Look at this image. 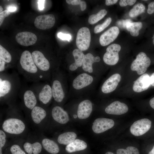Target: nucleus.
Returning a JSON list of instances; mask_svg holds the SVG:
<instances>
[{"label": "nucleus", "mask_w": 154, "mask_h": 154, "mask_svg": "<svg viewBox=\"0 0 154 154\" xmlns=\"http://www.w3.org/2000/svg\"><path fill=\"white\" fill-rule=\"evenodd\" d=\"M21 109L16 103L8 106L5 118L1 123L0 129L7 137L14 140L24 139L27 136V124L22 114Z\"/></svg>", "instance_id": "obj_1"}, {"label": "nucleus", "mask_w": 154, "mask_h": 154, "mask_svg": "<svg viewBox=\"0 0 154 154\" xmlns=\"http://www.w3.org/2000/svg\"><path fill=\"white\" fill-rule=\"evenodd\" d=\"M22 86L19 74L15 71L10 73L0 72V104L9 106L16 103Z\"/></svg>", "instance_id": "obj_2"}, {"label": "nucleus", "mask_w": 154, "mask_h": 154, "mask_svg": "<svg viewBox=\"0 0 154 154\" xmlns=\"http://www.w3.org/2000/svg\"><path fill=\"white\" fill-rule=\"evenodd\" d=\"M17 68L19 73L28 82L33 83L48 80L36 65L29 51L21 53Z\"/></svg>", "instance_id": "obj_3"}, {"label": "nucleus", "mask_w": 154, "mask_h": 154, "mask_svg": "<svg viewBox=\"0 0 154 154\" xmlns=\"http://www.w3.org/2000/svg\"><path fill=\"white\" fill-rule=\"evenodd\" d=\"M18 96L21 100L20 107L27 116L30 112L38 103L36 96L30 87L22 85Z\"/></svg>", "instance_id": "obj_4"}, {"label": "nucleus", "mask_w": 154, "mask_h": 154, "mask_svg": "<svg viewBox=\"0 0 154 154\" xmlns=\"http://www.w3.org/2000/svg\"><path fill=\"white\" fill-rule=\"evenodd\" d=\"M45 81L33 83L30 87L35 93L39 104L47 107L53 96L51 86Z\"/></svg>", "instance_id": "obj_5"}, {"label": "nucleus", "mask_w": 154, "mask_h": 154, "mask_svg": "<svg viewBox=\"0 0 154 154\" xmlns=\"http://www.w3.org/2000/svg\"><path fill=\"white\" fill-rule=\"evenodd\" d=\"M48 115L47 107L38 104L27 115L31 122L41 131H45Z\"/></svg>", "instance_id": "obj_6"}, {"label": "nucleus", "mask_w": 154, "mask_h": 154, "mask_svg": "<svg viewBox=\"0 0 154 154\" xmlns=\"http://www.w3.org/2000/svg\"><path fill=\"white\" fill-rule=\"evenodd\" d=\"M34 61L36 65L48 79L51 70L50 62L41 51L35 50L31 53Z\"/></svg>", "instance_id": "obj_7"}, {"label": "nucleus", "mask_w": 154, "mask_h": 154, "mask_svg": "<svg viewBox=\"0 0 154 154\" xmlns=\"http://www.w3.org/2000/svg\"><path fill=\"white\" fill-rule=\"evenodd\" d=\"M24 139L22 145L24 151L28 154H40L43 148L38 136L28 135Z\"/></svg>", "instance_id": "obj_8"}, {"label": "nucleus", "mask_w": 154, "mask_h": 154, "mask_svg": "<svg viewBox=\"0 0 154 154\" xmlns=\"http://www.w3.org/2000/svg\"><path fill=\"white\" fill-rule=\"evenodd\" d=\"M151 62L150 59L146 54L140 52L131 63V69L132 71H136L139 75L143 74L147 71Z\"/></svg>", "instance_id": "obj_9"}, {"label": "nucleus", "mask_w": 154, "mask_h": 154, "mask_svg": "<svg viewBox=\"0 0 154 154\" xmlns=\"http://www.w3.org/2000/svg\"><path fill=\"white\" fill-rule=\"evenodd\" d=\"M91 41V34L89 29L85 27L80 29L78 31L76 39L77 47L81 51L87 50Z\"/></svg>", "instance_id": "obj_10"}, {"label": "nucleus", "mask_w": 154, "mask_h": 154, "mask_svg": "<svg viewBox=\"0 0 154 154\" xmlns=\"http://www.w3.org/2000/svg\"><path fill=\"white\" fill-rule=\"evenodd\" d=\"M121 49V46L119 44H113L110 45L107 48L106 52L103 56L104 62L110 65L116 64L119 60L118 53Z\"/></svg>", "instance_id": "obj_11"}, {"label": "nucleus", "mask_w": 154, "mask_h": 154, "mask_svg": "<svg viewBox=\"0 0 154 154\" xmlns=\"http://www.w3.org/2000/svg\"><path fill=\"white\" fill-rule=\"evenodd\" d=\"M151 125V121L148 119H142L134 122L131 126L130 130L133 135L140 136L149 130Z\"/></svg>", "instance_id": "obj_12"}, {"label": "nucleus", "mask_w": 154, "mask_h": 154, "mask_svg": "<svg viewBox=\"0 0 154 154\" xmlns=\"http://www.w3.org/2000/svg\"><path fill=\"white\" fill-rule=\"evenodd\" d=\"M55 18L52 14L40 15L35 19L34 24L37 28L45 30L50 29L54 25Z\"/></svg>", "instance_id": "obj_13"}, {"label": "nucleus", "mask_w": 154, "mask_h": 154, "mask_svg": "<svg viewBox=\"0 0 154 154\" xmlns=\"http://www.w3.org/2000/svg\"><path fill=\"white\" fill-rule=\"evenodd\" d=\"M114 125V122L112 119L100 118L96 119L93 123L92 129L96 133L104 132L112 128Z\"/></svg>", "instance_id": "obj_14"}, {"label": "nucleus", "mask_w": 154, "mask_h": 154, "mask_svg": "<svg viewBox=\"0 0 154 154\" xmlns=\"http://www.w3.org/2000/svg\"><path fill=\"white\" fill-rule=\"evenodd\" d=\"M119 33L118 28L113 26L105 32L100 36L99 42L102 46H107L114 41Z\"/></svg>", "instance_id": "obj_15"}, {"label": "nucleus", "mask_w": 154, "mask_h": 154, "mask_svg": "<svg viewBox=\"0 0 154 154\" xmlns=\"http://www.w3.org/2000/svg\"><path fill=\"white\" fill-rule=\"evenodd\" d=\"M15 38L19 44L27 46L34 44L37 40V37L35 34L27 31L19 33L16 35Z\"/></svg>", "instance_id": "obj_16"}, {"label": "nucleus", "mask_w": 154, "mask_h": 154, "mask_svg": "<svg viewBox=\"0 0 154 154\" xmlns=\"http://www.w3.org/2000/svg\"><path fill=\"white\" fill-rule=\"evenodd\" d=\"M51 116L54 121L62 124L67 123L69 120L68 113L58 106H54L51 112Z\"/></svg>", "instance_id": "obj_17"}, {"label": "nucleus", "mask_w": 154, "mask_h": 154, "mask_svg": "<svg viewBox=\"0 0 154 154\" xmlns=\"http://www.w3.org/2000/svg\"><path fill=\"white\" fill-rule=\"evenodd\" d=\"M121 78V75L118 73L112 75L103 84L101 88L102 92L108 94L113 91L116 89Z\"/></svg>", "instance_id": "obj_18"}, {"label": "nucleus", "mask_w": 154, "mask_h": 154, "mask_svg": "<svg viewBox=\"0 0 154 154\" xmlns=\"http://www.w3.org/2000/svg\"><path fill=\"white\" fill-rule=\"evenodd\" d=\"M58 79H54L51 86L53 98L56 102L60 103L65 98V94L62 84Z\"/></svg>", "instance_id": "obj_19"}, {"label": "nucleus", "mask_w": 154, "mask_h": 154, "mask_svg": "<svg viewBox=\"0 0 154 154\" xmlns=\"http://www.w3.org/2000/svg\"><path fill=\"white\" fill-rule=\"evenodd\" d=\"M128 110V108L127 105L117 101L112 102L107 106L105 111L107 114L118 115L126 113Z\"/></svg>", "instance_id": "obj_20"}, {"label": "nucleus", "mask_w": 154, "mask_h": 154, "mask_svg": "<svg viewBox=\"0 0 154 154\" xmlns=\"http://www.w3.org/2000/svg\"><path fill=\"white\" fill-rule=\"evenodd\" d=\"M150 85V76L147 74H144L135 81L133 90L135 92H140L147 90Z\"/></svg>", "instance_id": "obj_21"}, {"label": "nucleus", "mask_w": 154, "mask_h": 154, "mask_svg": "<svg viewBox=\"0 0 154 154\" xmlns=\"http://www.w3.org/2000/svg\"><path fill=\"white\" fill-rule=\"evenodd\" d=\"M38 136L43 148L46 151L52 154H57L59 152V147L55 141L46 137L42 134Z\"/></svg>", "instance_id": "obj_22"}, {"label": "nucleus", "mask_w": 154, "mask_h": 154, "mask_svg": "<svg viewBox=\"0 0 154 154\" xmlns=\"http://www.w3.org/2000/svg\"><path fill=\"white\" fill-rule=\"evenodd\" d=\"M93 80V77L88 74L84 73L77 76L74 80L72 86L76 90H79L90 84Z\"/></svg>", "instance_id": "obj_23"}, {"label": "nucleus", "mask_w": 154, "mask_h": 154, "mask_svg": "<svg viewBox=\"0 0 154 154\" xmlns=\"http://www.w3.org/2000/svg\"><path fill=\"white\" fill-rule=\"evenodd\" d=\"M92 110V104L88 100L81 102L79 104L77 110V116L81 119H85L90 115Z\"/></svg>", "instance_id": "obj_24"}, {"label": "nucleus", "mask_w": 154, "mask_h": 154, "mask_svg": "<svg viewBox=\"0 0 154 154\" xmlns=\"http://www.w3.org/2000/svg\"><path fill=\"white\" fill-rule=\"evenodd\" d=\"M100 58L99 56L94 57L90 53H88L85 55L83 61L82 68L86 72L92 73L93 71L92 65L95 62H98L100 61Z\"/></svg>", "instance_id": "obj_25"}, {"label": "nucleus", "mask_w": 154, "mask_h": 154, "mask_svg": "<svg viewBox=\"0 0 154 154\" xmlns=\"http://www.w3.org/2000/svg\"><path fill=\"white\" fill-rule=\"evenodd\" d=\"M87 146L86 143L84 141L76 139L66 146L65 150L68 153H72L84 150Z\"/></svg>", "instance_id": "obj_26"}, {"label": "nucleus", "mask_w": 154, "mask_h": 154, "mask_svg": "<svg viewBox=\"0 0 154 154\" xmlns=\"http://www.w3.org/2000/svg\"><path fill=\"white\" fill-rule=\"evenodd\" d=\"M77 137L73 132H66L60 134L57 138V141L60 144L68 145L73 141Z\"/></svg>", "instance_id": "obj_27"}, {"label": "nucleus", "mask_w": 154, "mask_h": 154, "mask_svg": "<svg viewBox=\"0 0 154 154\" xmlns=\"http://www.w3.org/2000/svg\"><path fill=\"white\" fill-rule=\"evenodd\" d=\"M142 27L141 22H133L132 21L129 23L126 29L129 31L131 35L133 37L137 36L139 34V31Z\"/></svg>", "instance_id": "obj_28"}, {"label": "nucleus", "mask_w": 154, "mask_h": 154, "mask_svg": "<svg viewBox=\"0 0 154 154\" xmlns=\"http://www.w3.org/2000/svg\"><path fill=\"white\" fill-rule=\"evenodd\" d=\"M14 140L9 147L11 154H26L21 147L20 144L22 139Z\"/></svg>", "instance_id": "obj_29"}, {"label": "nucleus", "mask_w": 154, "mask_h": 154, "mask_svg": "<svg viewBox=\"0 0 154 154\" xmlns=\"http://www.w3.org/2000/svg\"><path fill=\"white\" fill-rule=\"evenodd\" d=\"M107 12L105 9H102L95 14L90 16L88 22L90 24H94L102 19L107 14Z\"/></svg>", "instance_id": "obj_30"}, {"label": "nucleus", "mask_w": 154, "mask_h": 154, "mask_svg": "<svg viewBox=\"0 0 154 154\" xmlns=\"http://www.w3.org/2000/svg\"><path fill=\"white\" fill-rule=\"evenodd\" d=\"M0 59L4 61L5 64H11L13 60L11 54L1 45H0Z\"/></svg>", "instance_id": "obj_31"}, {"label": "nucleus", "mask_w": 154, "mask_h": 154, "mask_svg": "<svg viewBox=\"0 0 154 154\" xmlns=\"http://www.w3.org/2000/svg\"><path fill=\"white\" fill-rule=\"evenodd\" d=\"M145 9V6L143 4L138 3L135 5L130 10L129 12V15L131 17H136L143 13Z\"/></svg>", "instance_id": "obj_32"}, {"label": "nucleus", "mask_w": 154, "mask_h": 154, "mask_svg": "<svg viewBox=\"0 0 154 154\" xmlns=\"http://www.w3.org/2000/svg\"><path fill=\"white\" fill-rule=\"evenodd\" d=\"M75 64L78 67L82 66L84 55L82 51L79 49H74L72 52Z\"/></svg>", "instance_id": "obj_33"}, {"label": "nucleus", "mask_w": 154, "mask_h": 154, "mask_svg": "<svg viewBox=\"0 0 154 154\" xmlns=\"http://www.w3.org/2000/svg\"><path fill=\"white\" fill-rule=\"evenodd\" d=\"M117 154H139L138 149L133 146L127 147L126 149H119L116 151Z\"/></svg>", "instance_id": "obj_34"}, {"label": "nucleus", "mask_w": 154, "mask_h": 154, "mask_svg": "<svg viewBox=\"0 0 154 154\" xmlns=\"http://www.w3.org/2000/svg\"><path fill=\"white\" fill-rule=\"evenodd\" d=\"M112 21V19L111 17L107 18L103 23L98 25L95 26L94 29V33L97 34L103 31L110 25Z\"/></svg>", "instance_id": "obj_35"}, {"label": "nucleus", "mask_w": 154, "mask_h": 154, "mask_svg": "<svg viewBox=\"0 0 154 154\" xmlns=\"http://www.w3.org/2000/svg\"><path fill=\"white\" fill-rule=\"evenodd\" d=\"M7 136L5 132L0 129V154H3L2 149L6 145L7 140Z\"/></svg>", "instance_id": "obj_36"}, {"label": "nucleus", "mask_w": 154, "mask_h": 154, "mask_svg": "<svg viewBox=\"0 0 154 154\" xmlns=\"http://www.w3.org/2000/svg\"><path fill=\"white\" fill-rule=\"evenodd\" d=\"M136 1V0H121L119 3L121 7H125L127 5L131 6L134 4Z\"/></svg>", "instance_id": "obj_37"}, {"label": "nucleus", "mask_w": 154, "mask_h": 154, "mask_svg": "<svg viewBox=\"0 0 154 154\" xmlns=\"http://www.w3.org/2000/svg\"><path fill=\"white\" fill-rule=\"evenodd\" d=\"M131 21L130 19L120 20L117 22V24L120 28L126 29L127 24Z\"/></svg>", "instance_id": "obj_38"}, {"label": "nucleus", "mask_w": 154, "mask_h": 154, "mask_svg": "<svg viewBox=\"0 0 154 154\" xmlns=\"http://www.w3.org/2000/svg\"><path fill=\"white\" fill-rule=\"evenodd\" d=\"M58 37L63 40H66L70 41L71 39V36L69 34H64L61 32L57 34Z\"/></svg>", "instance_id": "obj_39"}, {"label": "nucleus", "mask_w": 154, "mask_h": 154, "mask_svg": "<svg viewBox=\"0 0 154 154\" xmlns=\"http://www.w3.org/2000/svg\"><path fill=\"white\" fill-rule=\"evenodd\" d=\"M10 13L7 10H5L0 13V26L2 24L5 18L8 17Z\"/></svg>", "instance_id": "obj_40"}, {"label": "nucleus", "mask_w": 154, "mask_h": 154, "mask_svg": "<svg viewBox=\"0 0 154 154\" xmlns=\"http://www.w3.org/2000/svg\"><path fill=\"white\" fill-rule=\"evenodd\" d=\"M147 13L149 14L154 13V1L151 2L148 5Z\"/></svg>", "instance_id": "obj_41"}, {"label": "nucleus", "mask_w": 154, "mask_h": 154, "mask_svg": "<svg viewBox=\"0 0 154 154\" xmlns=\"http://www.w3.org/2000/svg\"><path fill=\"white\" fill-rule=\"evenodd\" d=\"M66 2L69 4H71L73 5H80L82 1L80 0H66Z\"/></svg>", "instance_id": "obj_42"}, {"label": "nucleus", "mask_w": 154, "mask_h": 154, "mask_svg": "<svg viewBox=\"0 0 154 154\" xmlns=\"http://www.w3.org/2000/svg\"><path fill=\"white\" fill-rule=\"evenodd\" d=\"M45 0H38V4L39 9L40 10H42L44 8V5Z\"/></svg>", "instance_id": "obj_43"}, {"label": "nucleus", "mask_w": 154, "mask_h": 154, "mask_svg": "<svg viewBox=\"0 0 154 154\" xmlns=\"http://www.w3.org/2000/svg\"><path fill=\"white\" fill-rule=\"evenodd\" d=\"M118 1L117 0H106L105 4L106 5L109 6L115 4Z\"/></svg>", "instance_id": "obj_44"}, {"label": "nucleus", "mask_w": 154, "mask_h": 154, "mask_svg": "<svg viewBox=\"0 0 154 154\" xmlns=\"http://www.w3.org/2000/svg\"><path fill=\"white\" fill-rule=\"evenodd\" d=\"M80 9L82 11H84L86 8V5L85 1H82L81 4L80 5Z\"/></svg>", "instance_id": "obj_45"}, {"label": "nucleus", "mask_w": 154, "mask_h": 154, "mask_svg": "<svg viewBox=\"0 0 154 154\" xmlns=\"http://www.w3.org/2000/svg\"><path fill=\"white\" fill-rule=\"evenodd\" d=\"M78 67L74 62L71 64L69 67V69L71 71H74L76 70Z\"/></svg>", "instance_id": "obj_46"}, {"label": "nucleus", "mask_w": 154, "mask_h": 154, "mask_svg": "<svg viewBox=\"0 0 154 154\" xmlns=\"http://www.w3.org/2000/svg\"><path fill=\"white\" fill-rule=\"evenodd\" d=\"M7 10L10 12H14L16 11L17 8L13 6H9L7 8Z\"/></svg>", "instance_id": "obj_47"}, {"label": "nucleus", "mask_w": 154, "mask_h": 154, "mask_svg": "<svg viewBox=\"0 0 154 154\" xmlns=\"http://www.w3.org/2000/svg\"><path fill=\"white\" fill-rule=\"evenodd\" d=\"M151 85L154 86V72L153 73L150 77Z\"/></svg>", "instance_id": "obj_48"}, {"label": "nucleus", "mask_w": 154, "mask_h": 154, "mask_svg": "<svg viewBox=\"0 0 154 154\" xmlns=\"http://www.w3.org/2000/svg\"><path fill=\"white\" fill-rule=\"evenodd\" d=\"M149 104L151 107L154 109V97L150 100Z\"/></svg>", "instance_id": "obj_49"}, {"label": "nucleus", "mask_w": 154, "mask_h": 154, "mask_svg": "<svg viewBox=\"0 0 154 154\" xmlns=\"http://www.w3.org/2000/svg\"><path fill=\"white\" fill-rule=\"evenodd\" d=\"M148 154H154V145L152 150Z\"/></svg>", "instance_id": "obj_50"}, {"label": "nucleus", "mask_w": 154, "mask_h": 154, "mask_svg": "<svg viewBox=\"0 0 154 154\" xmlns=\"http://www.w3.org/2000/svg\"><path fill=\"white\" fill-rule=\"evenodd\" d=\"M3 11V9L1 6H0V13Z\"/></svg>", "instance_id": "obj_51"}, {"label": "nucleus", "mask_w": 154, "mask_h": 154, "mask_svg": "<svg viewBox=\"0 0 154 154\" xmlns=\"http://www.w3.org/2000/svg\"><path fill=\"white\" fill-rule=\"evenodd\" d=\"M105 154H114V153L110 152H106Z\"/></svg>", "instance_id": "obj_52"}, {"label": "nucleus", "mask_w": 154, "mask_h": 154, "mask_svg": "<svg viewBox=\"0 0 154 154\" xmlns=\"http://www.w3.org/2000/svg\"><path fill=\"white\" fill-rule=\"evenodd\" d=\"M73 117L74 118H76L77 117V116L76 115L74 114L73 115Z\"/></svg>", "instance_id": "obj_53"}, {"label": "nucleus", "mask_w": 154, "mask_h": 154, "mask_svg": "<svg viewBox=\"0 0 154 154\" xmlns=\"http://www.w3.org/2000/svg\"><path fill=\"white\" fill-rule=\"evenodd\" d=\"M153 38V44L154 45V34H153V36L152 37Z\"/></svg>", "instance_id": "obj_54"}]
</instances>
